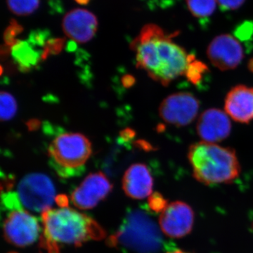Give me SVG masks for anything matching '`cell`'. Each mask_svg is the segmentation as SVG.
Masks as SVG:
<instances>
[{
  "label": "cell",
  "mask_w": 253,
  "mask_h": 253,
  "mask_svg": "<svg viewBox=\"0 0 253 253\" xmlns=\"http://www.w3.org/2000/svg\"><path fill=\"white\" fill-rule=\"evenodd\" d=\"M64 39H50L46 41L42 51V58L44 59L49 54H56L60 52L64 44Z\"/></svg>",
  "instance_id": "cell-23"
},
{
  "label": "cell",
  "mask_w": 253,
  "mask_h": 253,
  "mask_svg": "<svg viewBox=\"0 0 253 253\" xmlns=\"http://www.w3.org/2000/svg\"><path fill=\"white\" fill-rule=\"evenodd\" d=\"M42 221L44 226L42 244L49 253H59V244L80 246L106 236L94 219L72 208H50L42 213Z\"/></svg>",
  "instance_id": "cell-2"
},
{
  "label": "cell",
  "mask_w": 253,
  "mask_h": 253,
  "mask_svg": "<svg viewBox=\"0 0 253 253\" xmlns=\"http://www.w3.org/2000/svg\"><path fill=\"white\" fill-rule=\"evenodd\" d=\"M174 36L166 34L156 25L148 24L131 44V49L136 53V66L163 85L186 76L195 60L194 56L172 41Z\"/></svg>",
  "instance_id": "cell-1"
},
{
  "label": "cell",
  "mask_w": 253,
  "mask_h": 253,
  "mask_svg": "<svg viewBox=\"0 0 253 253\" xmlns=\"http://www.w3.org/2000/svg\"><path fill=\"white\" fill-rule=\"evenodd\" d=\"M153 186L154 180L149 168L142 163L131 166L123 176V189L131 199H146L152 193Z\"/></svg>",
  "instance_id": "cell-15"
},
{
  "label": "cell",
  "mask_w": 253,
  "mask_h": 253,
  "mask_svg": "<svg viewBox=\"0 0 253 253\" xmlns=\"http://www.w3.org/2000/svg\"><path fill=\"white\" fill-rule=\"evenodd\" d=\"M111 190L112 184L104 173H92L73 191L71 201L80 209H91L104 199Z\"/></svg>",
  "instance_id": "cell-11"
},
{
  "label": "cell",
  "mask_w": 253,
  "mask_h": 253,
  "mask_svg": "<svg viewBox=\"0 0 253 253\" xmlns=\"http://www.w3.org/2000/svg\"><path fill=\"white\" fill-rule=\"evenodd\" d=\"M76 2L81 5H86L90 1V0H75Z\"/></svg>",
  "instance_id": "cell-27"
},
{
  "label": "cell",
  "mask_w": 253,
  "mask_h": 253,
  "mask_svg": "<svg viewBox=\"0 0 253 253\" xmlns=\"http://www.w3.org/2000/svg\"><path fill=\"white\" fill-rule=\"evenodd\" d=\"M18 199L23 207L36 212L50 209L55 199V188L45 174L34 173L23 178L18 186Z\"/></svg>",
  "instance_id": "cell-6"
},
{
  "label": "cell",
  "mask_w": 253,
  "mask_h": 253,
  "mask_svg": "<svg viewBox=\"0 0 253 253\" xmlns=\"http://www.w3.org/2000/svg\"><path fill=\"white\" fill-rule=\"evenodd\" d=\"M168 253H189L185 252V251H181V250H177V251H173V252H169Z\"/></svg>",
  "instance_id": "cell-29"
},
{
  "label": "cell",
  "mask_w": 253,
  "mask_h": 253,
  "mask_svg": "<svg viewBox=\"0 0 253 253\" xmlns=\"http://www.w3.org/2000/svg\"><path fill=\"white\" fill-rule=\"evenodd\" d=\"M249 66L250 70H251V71H252V72H253V59L251 60V61H250Z\"/></svg>",
  "instance_id": "cell-28"
},
{
  "label": "cell",
  "mask_w": 253,
  "mask_h": 253,
  "mask_svg": "<svg viewBox=\"0 0 253 253\" xmlns=\"http://www.w3.org/2000/svg\"><path fill=\"white\" fill-rule=\"evenodd\" d=\"M246 0H217L221 9L224 11H233L241 7Z\"/></svg>",
  "instance_id": "cell-25"
},
{
  "label": "cell",
  "mask_w": 253,
  "mask_h": 253,
  "mask_svg": "<svg viewBox=\"0 0 253 253\" xmlns=\"http://www.w3.org/2000/svg\"><path fill=\"white\" fill-rule=\"evenodd\" d=\"M56 201L61 208H66L68 206V199L65 196H59L56 198Z\"/></svg>",
  "instance_id": "cell-26"
},
{
  "label": "cell",
  "mask_w": 253,
  "mask_h": 253,
  "mask_svg": "<svg viewBox=\"0 0 253 253\" xmlns=\"http://www.w3.org/2000/svg\"><path fill=\"white\" fill-rule=\"evenodd\" d=\"M207 70L204 63L194 60L189 65L186 71V76L191 83L197 84L202 79L203 75Z\"/></svg>",
  "instance_id": "cell-21"
},
{
  "label": "cell",
  "mask_w": 253,
  "mask_h": 253,
  "mask_svg": "<svg viewBox=\"0 0 253 253\" xmlns=\"http://www.w3.org/2000/svg\"><path fill=\"white\" fill-rule=\"evenodd\" d=\"M194 219V211L189 204L183 201H174L161 213L160 228L168 237L181 239L191 232Z\"/></svg>",
  "instance_id": "cell-9"
},
{
  "label": "cell",
  "mask_w": 253,
  "mask_h": 253,
  "mask_svg": "<svg viewBox=\"0 0 253 253\" xmlns=\"http://www.w3.org/2000/svg\"><path fill=\"white\" fill-rule=\"evenodd\" d=\"M22 31V26H20L14 19L11 20L9 27L5 30L4 34L5 44L4 45L8 46L11 49L12 46L18 42V40L16 39V37Z\"/></svg>",
  "instance_id": "cell-20"
},
{
  "label": "cell",
  "mask_w": 253,
  "mask_h": 253,
  "mask_svg": "<svg viewBox=\"0 0 253 253\" xmlns=\"http://www.w3.org/2000/svg\"></svg>",
  "instance_id": "cell-30"
},
{
  "label": "cell",
  "mask_w": 253,
  "mask_h": 253,
  "mask_svg": "<svg viewBox=\"0 0 253 253\" xmlns=\"http://www.w3.org/2000/svg\"><path fill=\"white\" fill-rule=\"evenodd\" d=\"M188 158L193 176L205 185L232 184L241 174L239 159L231 148L202 141L190 146Z\"/></svg>",
  "instance_id": "cell-3"
},
{
  "label": "cell",
  "mask_w": 253,
  "mask_h": 253,
  "mask_svg": "<svg viewBox=\"0 0 253 253\" xmlns=\"http://www.w3.org/2000/svg\"><path fill=\"white\" fill-rule=\"evenodd\" d=\"M224 109L226 114L236 122H251L253 120V88L234 86L226 95Z\"/></svg>",
  "instance_id": "cell-14"
},
{
  "label": "cell",
  "mask_w": 253,
  "mask_h": 253,
  "mask_svg": "<svg viewBox=\"0 0 253 253\" xmlns=\"http://www.w3.org/2000/svg\"><path fill=\"white\" fill-rule=\"evenodd\" d=\"M193 16L200 19L211 17L217 7V0H186Z\"/></svg>",
  "instance_id": "cell-17"
},
{
  "label": "cell",
  "mask_w": 253,
  "mask_h": 253,
  "mask_svg": "<svg viewBox=\"0 0 253 253\" xmlns=\"http://www.w3.org/2000/svg\"><path fill=\"white\" fill-rule=\"evenodd\" d=\"M208 57L221 71L234 69L244 59V49L241 43L231 35L216 37L209 44Z\"/></svg>",
  "instance_id": "cell-10"
},
{
  "label": "cell",
  "mask_w": 253,
  "mask_h": 253,
  "mask_svg": "<svg viewBox=\"0 0 253 253\" xmlns=\"http://www.w3.org/2000/svg\"><path fill=\"white\" fill-rule=\"evenodd\" d=\"M63 30L73 41L83 43L94 38L98 27V20L90 11L76 9L68 12L63 20Z\"/></svg>",
  "instance_id": "cell-12"
},
{
  "label": "cell",
  "mask_w": 253,
  "mask_h": 253,
  "mask_svg": "<svg viewBox=\"0 0 253 253\" xmlns=\"http://www.w3.org/2000/svg\"><path fill=\"white\" fill-rule=\"evenodd\" d=\"M167 200L159 194V193H154L150 196L149 199V207L151 211L155 212H162L168 205Z\"/></svg>",
  "instance_id": "cell-22"
},
{
  "label": "cell",
  "mask_w": 253,
  "mask_h": 253,
  "mask_svg": "<svg viewBox=\"0 0 253 253\" xmlns=\"http://www.w3.org/2000/svg\"><path fill=\"white\" fill-rule=\"evenodd\" d=\"M1 120L8 121L14 117L17 111V104L14 96L6 91H1Z\"/></svg>",
  "instance_id": "cell-19"
},
{
  "label": "cell",
  "mask_w": 253,
  "mask_h": 253,
  "mask_svg": "<svg viewBox=\"0 0 253 253\" xmlns=\"http://www.w3.org/2000/svg\"><path fill=\"white\" fill-rule=\"evenodd\" d=\"M28 42L19 41L11 48V54L23 71H28L34 68L42 58V54L34 49Z\"/></svg>",
  "instance_id": "cell-16"
},
{
  "label": "cell",
  "mask_w": 253,
  "mask_h": 253,
  "mask_svg": "<svg viewBox=\"0 0 253 253\" xmlns=\"http://www.w3.org/2000/svg\"><path fill=\"white\" fill-rule=\"evenodd\" d=\"M196 129L203 141L215 144L229 136L231 123L226 113L219 109H210L200 116Z\"/></svg>",
  "instance_id": "cell-13"
},
{
  "label": "cell",
  "mask_w": 253,
  "mask_h": 253,
  "mask_svg": "<svg viewBox=\"0 0 253 253\" xmlns=\"http://www.w3.org/2000/svg\"><path fill=\"white\" fill-rule=\"evenodd\" d=\"M108 241L111 246H120L136 253H154L159 249L161 237L153 221L141 211H134L126 214Z\"/></svg>",
  "instance_id": "cell-4"
},
{
  "label": "cell",
  "mask_w": 253,
  "mask_h": 253,
  "mask_svg": "<svg viewBox=\"0 0 253 253\" xmlns=\"http://www.w3.org/2000/svg\"><path fill=\"white\" fill-rule=\"evenodd\" d=\"M199 100L188 92L168 96L160 105L159 115L165 122L176 126H186L196 119L199 113Z\"/></svg>",
  "instance_id": "cell-7"
},
{
  "label": "cell",
  "mask_w": 253,
  "mask_h": 253,
  "mask_svg": "<svg viewBox=\"0 0 253 253\" xmlns=\"http://www.w3.org/2000/svg\"><path fill=\"white\" fill-rule=\"evenodd\" d=\"M41 0H6L11 12L18 16H28L38 9Z\"/></svg>",
  "instance_id": "cell-18"
},
{
  "label": "cell",
  "mask_w": 253,
  "mask_h": 253,
  "mask_svg": "<svg viewBox=\"0 0 253 253\" xmlns=\"http://www.w3.org/2000/svg\"><path fill=\"white\" fill-rule=\"evenodd\" d=\"M49 36V33L47 31H33L30 35L28 42L31 43L33 46H45L46 39Z\"/></svg>",
  "instance_id": "cell-24"
},
{
  "label": "cell",
  "mask_w": 253,
  "mask_h": 253,
  "mask_svg": "<svg viewBox=\"0 0 253 253\" xmlns=\"http://www.w3.org/2000/svg\"><path fill=\"white\" fill-rule=\"evenodd\" d=\"M40 231L41 226L38 219L24 210H14L5 219V239L18 247L33 244L39 237Z\"/></svg>",
  "instance_id": "cell-8"
},
{
  "label": "cell",
  "mask_w": 253,
  "mask_h": 253,
  "mask_svg": "<svg viewBox=\"0 0 253 253\" xmlns=\"http://www.w3.org/2000/svg\"><path fill=\"white\" fill-rule=\"evenodd\" d=\"M48 154L56 168L66 174L85 164L91 154L89 139L80 133H64L51 141Z\"/></svg>",
  "instance_id": "cell-5"
}]
</instances>
